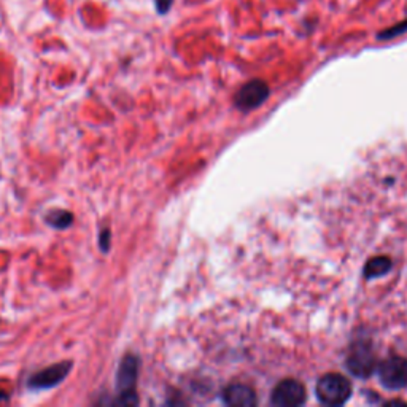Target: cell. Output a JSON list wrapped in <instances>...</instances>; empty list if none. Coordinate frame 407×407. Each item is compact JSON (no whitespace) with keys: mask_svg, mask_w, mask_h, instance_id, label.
Returning a JSON list of instances; mask_svg holds the SVG:
<instances>
[{"mask_svg":"<svg viewBox=\"0 0 407 407\" xmlns=\"http://www.w3.org/2000/svg\"><path fill=\"white\" fill-rule=\"evenodd\" d=\"M317 398L325 406H342L347 403L351 396V384L342 374L330 373L321 375L317 382Z\"/></svg>","mask_w":407,"mask_h":407,"instance_id":"obj_1","label":"cell"},{"mask_svg":"<svg viewBox=\"0 0 407 407\" xmlns=\"http://www.w3.org/2000/svg\"><path fill=\"white\" fill-rule=\"evenodd\" d=\"M72 366H74L72 361H59L56 364H51V366H46L45 369H40L39 373L30 375L27 380V388L32 392L51 390V388L63 384L67 379Z\"/></svg>","mask_w":407,"mask_h":407,"instance_id":"obj_2","label":"cell"},{"mask_svg":"<svg viewBox=\"0 0 407 407\" xmlns=\"http://www.w3.org/2000/svg\"><path fill=\"white\" fill-rule=\"evenodd\" d=\"M379 379L388 390H401L407 387V360L403 356H390L379 364Z\"/></svg>","mask_w":407,"mask_h":407,"instance_id":"obj_3","label":"cell"},{"mask_svg":"<svg viewBox=\"0 0 407 407\" xmlns=\"http://www.w3.org/2000/svg\"><path fill=\"white\" fill-rule=\"evenodd\" d=\"M304 403H306V388L295 379L278 382L271 394V404L276 407H297Z\"/></svg>","mask_w":407,"mask_h":407,"instance_id":"obj_4","label":"cell"},{"mask_svg":"<svg viewBox=\"0 0 407 407\" xmlns=\"http://www.w3.org/2000/svg\"><path fill=\"white\" fill-rule=\"evenodd\" d=\"M269 97V86L263 80H250L234 96V104L242 112H250L263 105Z\"/></svg>","mask_w":407,"mask_h":407,"instance_id":"obj_5","label":"cell"},{"mask_svg":"<svg viewBox=\"0 0 407 407\" xmlns=\"http://www.w3.org/2000/svg\"><path fill=\"white\" fill-rule=\"evenodd\" d=\"M347 369L355 377L368 379L377 369V358L368 344H356L347 358Z\"/></svg>","mask_w":407,"mask_h":407,"instance_id":"obj_6","label":"cell"},{"mask_svg":"<svg viewBox=\"0 0 407 407\" xmlns=\"http://www.w3.org/2000/svg\"><path fill=\"white\" fill-rule=\"evenodd\" d=\"M142 361L137 355H126L119 363L117 370V392H132L136 390L138 374H141Z\"/></svg>","mask_w":407,"mask_h":407,"instance_id":"obj_7","label":"cell"},{"mask_svg":"<svg viewBox=\"0 0 407 407\" xmlns=\"http://www.w3.org/2000/svg\"><path fill=\"white\" fill-rule=\"evenodd\" d=\"M223 403L231 407H253L258 404L257 393L250 385L231 384L221 393Z\"/></svg>","mask_w":407,"mask_h":407,"instance_id":"obj_8","label":"cell"},{"mask_svg":"<svg viewBox=\"0 0 407 407\" xmlns=\"http://www.w3.org/2000/svg\"><path fill=\"white\" fill-rule=\"evenodd\" d=\"M392 266L393 263L388 257H374L368 261L366 266H364L363 274L368 278V280H373V278H377V277L388 274V272L392 271Z\"/></svg>","mask_w":407,"mask_h":407,"instance_id":"obj_9","label":"cell"},{"mask_svg":"<svg viewBox=\"0 0 407 407\" xmlns=\"http://www.w3.org/2000/svg\"><path fill=\"white\" fill-rule=\"evenodd\" d=\"M45 221L48 226H51L54 229H67L72 223H74V214L69 210L54 209L45 215Z\"/></svg>","mask_w":407,"mask_h":407,"instance_id":"obj_10","label":"cell"},{"mask_svg":"<svg viewBox=\"0 0 407 407\" xmlns=\"http://www.w3.org/2000/svg\"><path fill=\"white\" fill-rule=\"evenodd\" d=\"M141 403V399H138V394L136 390L132 392H121L117 393V396L115 399L108 401L107 404H112V406H137Z\"/></svg>","mask_w":407,"mask_h":407,"instance_id":"obj_11","label":"cell"},{"mask_svg":"<svg viewBox=\"0 0 407 407\" xmlns=\"http://www.w3.org/2000/svg\"><path fill=\"white\" fill-rule=\"evenodd\" d=\"M407 32V18L404 21H401L398 24H394V26L388 27L385 30H382V32L377 35L379 40H392L394 37H399V35H403Z\"/></svg>","mask_w":407,"mask_h":407,"instance_id":"obj_12","label":"cell"},{"mask_svg":"<svg viewBox=\"0 0 407 407\" xmlns=\"http://www.w3.org/2000/svg\"><path fill=\"white\" fill-rule=\"evenodd\" d=\"M99 247H101V250L107 253V252H110V247H112V231L108 229V228H104L101 231V234H99Z\"/></svg>","mask_w":407,"mask_h":407,"instance_id":"obj_13","label":"cell"},{"mask_svg":"<svg viewBox=\"0 0 407 407\" xmlns=\"http://www.w3.org/2000/svg\"><path fill=\"white\" fill-rule=\"evenodd\" d=\"M172 4L174 0H155V7L160 15H167L169 10L172 8Z\"/></svg>","mask_w":407,"mask_h":407,"instance_id":"obj_14","label":"cell"},{"mask_svg":"<svg viewBox=\"0 0 407 407\" xmlns=\"http://www.w3.org/2000/svg\"><path fill=\"white\" fill-rule=\"evenodd\" d=\"M387 406H407V403H404V401H398V399H392V401H388V403H385Z\"/></svg>","mask_w":407,"mask_h":407,"instance_id":"obj_15","label":"cell"},{"mask_svg":"<svg viewBox=\"0 0 407 407\" xmlns=\"http://www.w3.org/2000/svg\"><path fill=\"white\" fill-rule=\"evenodd\" d=\"M5 399H8V394L4 390H0V401H5Z\"/></svg>","mask_w":407,"mask_h":407,"instance_id":"obj_16","label":"cell"}]
</instances>
